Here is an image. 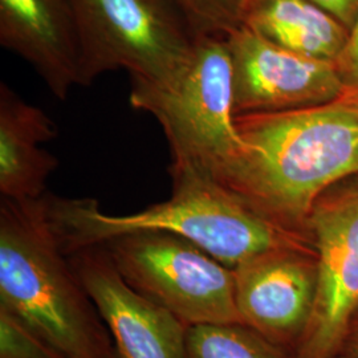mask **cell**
<instances>
[{
    "label": "cell",
    "mask_w": 358,
    "mask_h": 358,
    "mask_svg": "<svg viewBox=\"0 0 358 358\" xmlns=\"http://www.w3.org/2000/svg\"><path fill=\"white\" fill-rule=\"evenodd\" d=\"M239 158L219 178L256 211L307 234L321 194L358 174V101L236 115Z\"/></svg>",
    "instance_id": "6da1fadb"
},
{
    "label": "cell",
    "mask_w": 358,
    "mask_h": 358,
    "mask_svg": "<svg viewBox=\"0 0 358 358\" xmlns=\"http://www.w3.org/2000/svg\"><path fill=\"white\" fill-rule=\"evenodd\" d=\"M169 174L173 192L167 201L127 215L106 214L92 198L47 192L50 219L65 254L127 234L161 231L190 241L234 269L269 250L313 244L309 235L264 217L208 174L171 164Z\"/></svg>",
    "instance_id": "7a4b0ae2"
},
{
    "label": "cell",
    "mask_w": 358,
    "mask_h": 358,
    "mask_svg": "<svg viewBox=\"0 0 358 358\" xmlns=\"http://www.w3.org/2000/svg\"><path fill=\"white\" fill-rule=\"evenodd\" d=\"M45 194L27 201L1 196L0 306L68 358H117L110 333L52 226Z\"/></svg>",
    "instance_id": "3957f363"
},
{
    "label": "cell",
    "mask_w": 358,
    "mask_h": 358,
    "mask_svg": "<svg viewBox=\"0 0 358 358\" xmlns=\"http://www.w3.org/2000/svg\"><path fill=\"white\" fill-rule=\"evenodd\" d=\"M129 101L158 121L169 142L171 165L217 179L243 150L224 36L198 35L192 59L176 80L166 85L131 83Z\"/></svg>",
    "instance_id": "277c9868"
},
{
    "label": "cell",
    "mask_w": 358,
    "mask_h": 358,
    "mask_svg": "<svg viewBox=\"0 0 358 358\" xmlns=\"http://www.w3.org/2000/svg\"><path fill=\"white\" fill-rule=\"evenodd\" d=\"M80 87L124 69L130 83L166 85L190 62L198 35L173 0H71Z\"/></svg>",
    "instance_id": "5b68a950"
},
{
    "label": "cell",
    "mask_w": 358,
    "mask_h": 358,
    "mask_svg": "<svg viewBox=\"0 0 358 358\" xmlns=\"http://www.w3.org/2000/svg\"><path fill=\"white\" fill-rule=\"evenodd\" d=\"M124 279L186 327L243 324L234 269L187 239L142 231L103 243Z\"/></svg>",
    "instance_id": "8992f818"
},
{
    "label": "cell",
    "mask_w": 358,
    "mask_h": 358,
    "mask_svg": "<svg viewBox=\"0 0 358 358\" xmlns=\"http://www.w3.org/2000/svg\"><path fill=\"white\" fill-rule=\"evenodd\" d=\"M308 231L316 252L317 291L294 358H336L358 307V174L321 194Z\"/></svg>",
    "instance_id": "52a82bcc"
},
{
    "label": "cell",
    "mask_w": 358,
    "mask_h": 358,
    "mask_svg": "<svg viewBox=\"0 0 358 358\" xmlns=\"http://www.w3.org/2000/svg\"><path fill=\"white\" fill-rule=\"evenodd\" d=\"M224 38L234 68L236 115L317 106L346 96L334 62L282 48L245 26Z\"/></svg>",
    "instance_id": "ba28073f"
},
{
    "label": "cell",
    "mask_w": 358,
    "mask_h": 358,
    "mask_svg": "<svg viewBox=\"0 0 358 358\" xmlns=\"http://www.w3.org/2000/svg\"><path fill=\"white\" fill-rule=\"evenodd\" d=\"M234 273L236 307L244 325L287 355L294 352L316 300L313 244L269 250L241 263Z\"/></svg>",
    "instance_id": "9c48e42d"
},
{
    "label": "cell",
    "mask_w": 358,
    "mask_h": 358,
    "mask_svg": "<svg viewBox=\"0 0 358 358\" xmlns=\"http://www.w3.org/2000/svg\"><path fill=\"white\" fill-rule=\"evenodd\" d=\"M110 333L117 358H186L189 327L129 284L103 244L68 255Z\"/></svg>",
    "instance_id": "30bf717a"
},
{
    "label": "cell",
    "mask_w": 358,
    "mask_h": 358,
    "mask_svg": "<svg viewBox=\"0 0 358 358\" xmlns=\"http://www.w3.org/2000/svg\"><path fill=\"white\" fill-rule=\"evenodd\" d=\"M0 45L22 57L52 94L78 85L80 44L71 0H0Z\"/></svg>",
    "instance_id": "8fae6325"
},
{
    "label": "cell",
    "mask_w": 358,
    "mask_h": 358,
    "mask_svg": "<svg viewBox=\"0 0 358 358\" xmlns=\"http://www.w3.org/2000/svg\"><path fill=\"white\" fill-rule=\"evenodd\" d=\"M50 115L27 103L15 90L0 83V194L15 201L38 199L59 167V159L41 148L57 137Z\"/></svg>",
    "instance_id": "7c38bea8"
},
{
    "label": "cell",
    "mask_w": 358,
    "mask_h": 358,
    "mask_svg": "<svg viewBox=\"0 0 358 358\" xmlns=\"http://www.w3.org/2000/svg\"><path fill=\"white\" fill-rule=\"evenodd\" d=\"M242 26L291 51L336 62L350 29L310 0H244Z\"/></svg>",
    "instance_id": "4fadbf2b"
},
{
    "label": "cell",
    "mask_w": 358,
    "mask_h": 358,
    "mask_svg": "<svg viewBox=\"0 0 358 358\" xmlns=\"http://www.w3.org/2000/svg\"><path fill=\"white\" fill-rule=\"evenodd\" d=\"M186 358H289L244 324H206L190 327Z\"/></svg>",
    "instance_id": "5bb4252c"
},
{
    "label": "cell",
    "mask_w": 358,
    "mask_h": 358,
    "mask_svg": "<svg viewBox=\"0 0 358 358\" xmlns=\"http://www.w3.org/2000/svg\"><path fill=\"white\" fill-rule=\"evenodd\" d=\"M196 35L226 36L242 26L244 0H173Z\"/></svg>",
    "instance_id": "9a60e30c"
},
{
    "label": "cell",
    "mask_w": 358,
    "mask_h": 358,
    "mask_svg": "<svg viewBox=\"0 0 358 358\" xmlns=\"http://www.w3.org/2000/svg\"><path fill=\"white\" fill-rule=\"evenodd\" d=\"M0 358H68L8 308L0 306Z\"/></svg>",
    "instance_id": "2e32d148"
},
{
    "label": "cell",
    "mask_w": 358,
    "mask_h": 358,
    "mask_svg": "<svg viewBox=\"0 0 358 358\" xmlns=\"http://www.w3.org/2000/svg\"><path fill=\"white\" fill-rule=\"evenodd\" d=\"M334 63L344 81L346 96L358 101V17L349 32L344 50Z\"/></svg>",
    "instance_id": "e0dca14e"
},
{
    "label": "cell",
    "mask_w": 358,
    "mask_h": 358,
    "mask_svg": "<svg viewBox=\"0 0 358 358\" xmlns=\"http://www.w3.org/2000/svg\"><path fill=\"white\" fill-rule=\"evenodd\" d=\"M352 29L358 17V0H310Z\"/></svg>",
    "instance_id": "ac0fdd59"
},
{
    "label": "cell",
    "mask_w": 358,
    "mask_h": 358,
    "mask_svg": "<svg viewBox=\"0 0 358 358\" xmlns=\"http://www.w3.org/2000/svg\"><path fill=\"white\" fill-rule=\"evenodd\" d=\"M340 355H345L349 358H358V307L348 324Z\"/></svg>",
    "instance_id": "d6986e66"
},
{
    "label": "cell",
    "mask_w": 358,
    "mask_h": 358,
    "mask_svg": "<svg viewBox=\"0 0 358 358\" xmlns=\"http://www.w3.org/2000/svg\"><path fill=\"white\" fill-rule=\"evenodd\" d=\"M336 358H349L348 357V356H345V355H338V356H337V357Z\"/></svg>",
    "instance_id": "ffe728a7"
}]
</instances>
